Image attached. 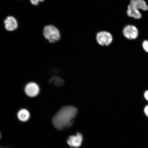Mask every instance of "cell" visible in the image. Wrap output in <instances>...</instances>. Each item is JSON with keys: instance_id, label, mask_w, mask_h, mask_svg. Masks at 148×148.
<instances>
[{"instance_id": "4fadbf2b", "label": "cell", "mask_w": 148, "mask_h": 148, "mask_svg": "<svg viewBox=\"0 0 148 148\" xmlns=\"http://www.w3.org/2000/svg\"><path fill=\"white\" fill-rule=\"evenodd\" d=\"M144 111L146 115L148 117V105L145 107Z\"/></svg>"}, {"instance_id": "277c9868", "label": "cell", "mask_w": 148, "mask_h": 148, "mask_svg": "<svg viewBox=\"0 0 148 148\" xmlns=\"http://www.w3.org/2000/svg\"><path fill=\"white\" fill-rule=\"evenodd\" d=\"M123 33L125 38L129 40H133L138 38L139 32L136 26L128 25L123 28Z\"/></svg>"}, {"instance_id": "ba28073f", "label": "cell", "mask_w": 148, "mask_h": 148, "mask_svg": "<svg viewBox=\"0 0 148 148\" xmlns=\"http://www.w3.org/2000/svg\"><path fill=\"white\" fill-rule=\"evenodd\" d=\"M5 29L8 31H14L17 28L18 24L15 18L9 16L4 20Z\"/></svg>"}, {"instance_id": "8992f818", "label": "cell", "mask_w": 148, "mask_h": 148, "mask_svg": "<svg viewBox=\"0 0 148 148\" xmlns=\"http://www.w3.org/2000/svg\"><path fill=\"white\" fill-rule=\"evenodd\" d=\"M25 90L27 96L30 97H34L39 93L40 88L36 83L29 82L26 85Z\"/></svg>"}, {"instance_id": "5b68a950", "label": "cell", "mask_w": 148, "mask_h": 148, "mask_svg": "<svg viewBox=\"0 0 148 148\" xmlns=\"http://www.w3.org/2000/svg\"><path fill=\"white\" fill-rule=\"evenodd\" d=\"M96 40L99 45L107 46L112 43L113 36L110 32L105 31H101L97 33Z\"/></svg>"}, {"instance_id": "8fae6325", "label": "cell", "mask_w": 148, "mask_h": 148, "mask_svg": "<svg viewBox=\"0 0 148 148\" xmlns=\"http://www.w3.org/2000/svg\"><path fill=\"white\" fill-rule=\"evenodd\" d=\"M142 47L146 52L148 53V40H144L142 43Z\"/></svg>"}, {"instance_id": "7a4b0ae2", "label": "cell", "mask_w": 148, "mask_h": 148, "mask_svg": "<svg viewBox=\"0 0 148 148\" xmlns=\"http://www.w3.org/2000/svg\"><path fill=\"white\" fill-rule=\"evenodd\" d=\"M140 10H148V5L145 0H131L127 7V15L135 19H140L142 15Z\"/></svg>"}, {"instance_id": "9c48e42d", "label": "cell", "mask_w": 148, "mask_h": 148, "mask_svg": "<svg viewBox=\"0 0 148 148\" xmlns=\"http://www.w3.org/2000/svg\"><path fill=\"white\" fill-rule=\"evenodd\" d=\"M30 113L28 110L25 109H23L18 111L17 114L18 119L23 122L28 121L30 118Z\"/></svg>"}, {"instance_id": "7c38bea8", "label": "cell", "mask_w": 148, "mask_h": 148, "mask_svg": "<svg viewBox=\"0 0 148 148\" xmlns=\"http://www.w3.org/2000/svg\"><path fill=\"white\" fill-rule=\"evenodd\" d=\"M31 3L33 5H38L40 2L43 1L44 0H30Z\"/></svg>"}, {"instance_id": "9a60e30c", "label": "cell", "mask_w": 148, "mask_h": 148, "mask_svg": "<svg viewBox=\"0 0 148 148\" xmlns=\"http://www.w3.org/2000/svg\"><path fill=\"white\" fill-rule=\"evenodd\" d=\"M1 133H0V139H1Z\"/></svg>"}, {"instance_id": "5bb4252c", "label": "cell", "mask_w": 148, "mask_h": 148, "mask_svg": "<svg viewBox=\"0 0 148 148\" xmlns=\"http://www.w3.org/2000/svg\"><path fill=\"white\" fill-rule=\"evenodd\" d=\"M144 97L145 98V99L148 101V90L146 91L144 94Z\"/></svg>"}, {"instance_id": "6da1fadb", "label": "cell", "mask_w": 148, "mask_h": 148, "mask_svg": "<svg viewBox=\"0 0 148 148\" xmlns=\"http://www.w3.org/2000/svg\"><path fill=\"white\" fill-rule=\"evenodd\" d=\"M77 112V108L73 106H66L62 107L53 118V126L60 130L69 128L73 124Z\"/></svg>"}, {"instance_id": "3957f363", "label": "cell", "mask_w": 148, "mask_h": 148, "mask_svg": "<svg viewBox=\"0 0 148 148\" xmlns=\"http://www.w3.org/2000/svg\"><path fill=\"white\" fill-rule=\"evenodd\" d=\"M43 34L45 38L51 43L58 41L60 38V31L53 25L46 26L44 29Z\"/></svg>"}, {"instance_id": "52a82bcc", "label": "cell", "mask_w": 148, "mask_h": 148, "mask_svg": "<svg viewBox=\"0 0 148 148\" xmlns=\"http://www.w3.org/2000/svg\"><path fill=\"white\" fill-rule=\"evenodd\" d=\"M83 137L80 133H77L75 136H70L67 140V143L72 147L78 148L82 144Z\"/></svg>"}, {"instance_id": "30bf717a", "label": "cell", "mask_w": 148, "mask_h": 148, "mask_svg": "<svg viewBox=\"0 0 148 148\" xmlns=\"http://www.w3.org/2000/svg\"><path fill=\"white\" fill-rule=\"evenodd\" d=\"M49 83L56 86H60L64 84V81L61 77L54 76L49 79Z\"/></svg>"}]
</instances>
